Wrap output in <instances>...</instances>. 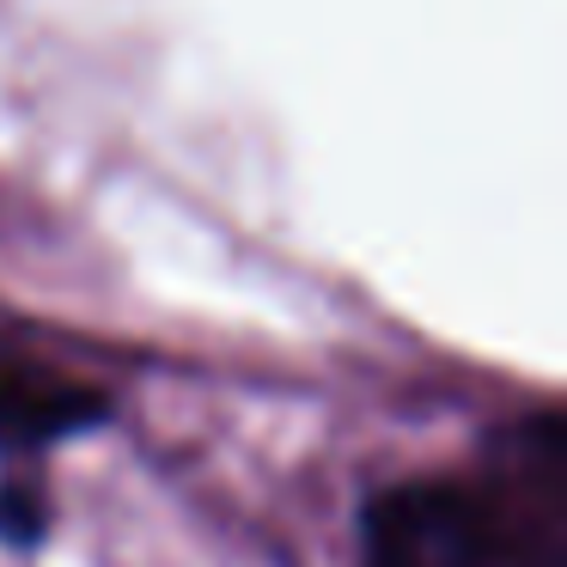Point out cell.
<instances>
[{
	"mask_svg": "<svg viewBox=\"0 0 567 567\" xmlns=\"http://www.w3.org/2000/svg\"><path fill=\"white\" fill-rule=\"evenodd\" d=\"M360 567H494V518L457 482H403L367 506Z\"/></svg>",
	"mask_w": 567,
	"mask_h": 567,
	"instance_id": "6da1fadb",
	"label": "cell"
},
{
	"mask_svg": "<svg viewBox=\"0 0 567 567\" xmlns=\"http://www.w3.org/2000/svg\"><path fill=\"white\" fill-rule=\"evenodd\" d=\"M99 415L104 403L86 384L50 379L38 367H0V452H38L92 427Z\"/></svg>",
	"mask_w": 567,
	"mask_h": 567,
	"instance_id": "7a4b0ae2",
	"label": "cell"
},
{
	"mask_svg": "<svg viewBox=\"0 0 567 567\" xmlns=\"http://www.w3.org/2000/svg\"><path fill=\"white\" fill-rule=\"evenodd\" d=\"M38 530H43V506L31 494H0V537L31 543Z\"/></svg>",
	"mask_w": 567,
	"mask_h": 567,
	"instance_id": "3957f363",
	"label": "cell"
}]
</instances>
